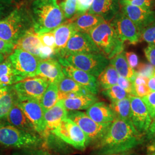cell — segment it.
Instances as JSON below:
<instances>
[{
  "label": "cell",
  "instance_id": "cell-38",
  "mask_svg": "<svg viewBox=\"0 0 155 155\" xmlns=\"http://www.w3.org/2000/svg\"><path fill=\"white\" fill-rule=\"evenodd\" d=\"M117 84L119 85L130 95L136 96L134 89V84L133 81L129 80L127 78L122 77L121 76H119Z\"/></svg>",
  "mask_w": 155,
  "mask_h": 155
},
{
  "label": "cell",
  "instance_id": "cell-33",
  "mask_svg": "<svg viewBox=\"0 0 155 155\" xmlns=\"http://www.w3.org/2000/svg\"><path fill=\"white\" fill-rule=\"evenodd\" d=\"M102 94L109 100L111 103L120 101L130 96L118 84L113 86L109 89L103 90Z\"/></svg>",
  "mask_w": 155,
  "mask_h": 155
},
{
  "label": "cell",
  "instance_id": "cell-37",
  "mask_svg": "<svg viewBox=\"0 0 155 155\" xmlns=\"http://www.w3.org/2000/svg\"><path fill=\"white\" fill-rule=\"evenodd\" d=\"M144 101L152 120H155V91H150L144 97L141 98Z\"/></svg>",
  "mask_w": 155,
  "mask_h": 155
},
{
  "label": "cell",
  "instance_id": "cell-20",
  "mask_svg": "<svg viewBox=\"0 0 155 155\" xmlns=\"http://www.w3.org/2000/svg\"><path fill=\"white\" fill-rule=\"evenodd\" d=\"M86 114L95 122L100 124L111 123L117 118L110 105L104 102H97L86 110Z\"/></svg>",
  "mask_w": 155,
  "mask_h": 155
},
{
  "label": "cell",
  "instance_id": "cell-6",
  "mask_svg": "<svg viewBox=\"0 0 155 155\" xmlns=\"http://www.w3.org/2000/svg\"><path fill=\"white\" fill-rule=\"evenodd\" d=\"M64 58L73 66L96 78L109 64V60L101 52L74 54Z\"/></svg>",
  "mask_w": 155,
  "mask_h": 155
},
{
  "label": "cell",
  "instance_id": "cell-52",
  "mask_svg": "<svg viewBox=\"0 0 155 155\" xmlns=\"http://www.w3.org/2000/svg\"><path fill=\"white\" fill-rule=\"evenodd\" d=\"M5 60V56L3 55L0 54V63Z\"/></svg>",
  "mask_w": 155,
  "mask_h": 155
},
{
  "label": "cell",
  "instance_id": "cell-43",
  "mask_svg": "<svg viewBox=\"0 0 155 155\" xmlns=\"http://www.w3.org/2000/svg\"><path fill=\"white\" fill-rule=\"evenodd\" d=\"M93 1L94 0H77L78 16L88 11Z\"/></svg>",
  "mask_w": 155,
  "mask_h": 155
},
{
  "label": "cell",
  "instance_id": "cell-25",
  "mask_svg": "<svg viewBox=\"0 0 155 155\" xmlns=\"http://www.w3.org/2000/svg\"><path fill=\"white\" fill-rule=\"evenodd\" d=\"M98 101V98L92 94H79L63 100L67 110L70 111L87 110Z\"/></svg>",
  "mask_w": 155,
  "mask_h": 155
},
{
  "label": "cell",
  "instance_id": "cell-32",
  "mask_svg": "<svg viewBox=\"0 0 155 155\" xmlns=\"http://www.w3.org/2000/svg\"><path fill=\"white\" fill-rule=\"evenodd\" d=\"M59 93L61 94H90L86 89L83 88L80 84L77 83L70 78L64 77L61 82L57 84Z\"/></svg>",
  "mask_w": 155,
  "mask_h": 155
},
{
  "label": "cell",
  "instance_id": "cell-41",
  "mask_svg": "<svg viewBox=\"0 0 155 155\" xmlns=\"http://www.w3.org/2000/svg\"><path fill=\"white\" fill-rule=\"evenodd\" d=\"M39 58L41 60H46L50 59H57L54 48L42 45L40 48Z\"/></svg>",
  "mask_w": 155,
  "mask_h": 155
},
{
  "label": "cell",
  "instance_id": "cell-55",
  "mask_svg": "<svg viewBox=\"0 0 155 155\" xmlns=\"http://www.w3.org/2000/svg\"><path fill=\"white\" fill-rule=\"evenodd\" d=\"M25 1L27 2H32L33 1H35V0H25Z\"/></svg>",
  "mask_w": 155,
  "mask_h": 155
},
{
  "label": "cell",
  "instance_id": "cell-7",
  "mask_svg": "<svg viewBox=\"0 0 155 155\" xmlns=\"http://www.w3.org/2000/svg\"><path fill=\"white\" fill-rule=\"evenodd\" d=\"M51 132L77 150H83L89 145V139L76 123L66 117Z\"/></svg>",
  "mask_w": 155,
  "mask_h": 155
},
{
  "label": "cell",
  "instance_id": "cell-16",
  "mask_svg": "<svg viewBox=\"0 0 155 155\" xmlns=\"http://www.w3.org/2000/svg\"><path fill=\"white\" fill-rule=\"evenodd\" d=\"M131 121L133 127L139 133L144 135L148 130L152 118L144 101L140 97L130 96Z\"/></svg>",
  "mask_w": 155,
  "mask_h": 155
},
{
  "label": "cell",
  "instance_id": "cell-10",
  "mask_svg": "<svg viewBox=\"0 0 155 155\" xmlns=\"http://www.w3.org/2000/svg\"><path fill=\"white\" fill-rule=\"evenodd\" d=\"M49 82L39 77L28 78L13 85L18 100H35L40 102Z\"/></svg>",
  "mask_w": 155,
  "mask_h": 155
},
{
  "label": "cell",
  "instance_id": "cell-1",
  "mask_svg": "<svg viewBox=\"0 0 155 155\" xmlns=\"http://www.w3.org/2000/svg\"><path fill=\"white\" fill-rule=\"evenodd\" d=\"M144 144V135L139 133L132 123L117 118L104 136L94 145V155L130 152Z\"/></svg>",
  "mask_w": 155,
  "mask_h": 155
},
{
  "label": "cell",
  "instance_id": "cell-17",
  "mask_svg": "<svg viewBox=\"0 0 155 155\" xmlns=\"http://www.w3.org/2000/svg\"><path fill=\"white\" fill-rule=\"evenodd\" d=\"M37 76L45 79L49 83L56 84L65 77L61 64L56 59L41 60L39 63Z\"/></svg>",
  "mask_w": 155,
  "mask_h": 155
},
{
  "label": "cell",
  "instance_id": "cell-5",
  "mask_svg": "<svg viewBox=\"0 0 155 155\" xmlns=\"http://www.w3.org/2000/svg\"><path fill=\"white\" fill-rule=\"evenodd\" d=\"M89 34L100 52L109 60L124 51V42L109 22H102Z\"/></svg>",
  "mask_w": 155,
  "mask_h": 155
},
{
  "label": "cell",
  "instance_id": "cell-36",
  "mask_svg": "<svg viewBox=\"0 0 155 155\" xmlns=\"http://www.w3.org/2000/svg\"><path fill=\"white\" fill-rule=\"evenodd\" d=\"M140 39L148 45H155V20L140 32Z\"/></svg>",
  "mask_w": 155,
  "mask_h": 155
},
{
  "label": "cell",
  "instance_id": "cell-53",
  "mask_svg": "<svg viewBox=\"0 0 155 155\" xmlns=\"http://www.w3.org/2000/svg\"><path fill=\"white\" fill-rule=\"evenodd\" d=\"M0 155H6L5 152L2 150H0Z\"/></svg>",
  "mask_w": 155,
  "mask_h": 155
},
{
  "label": "cell",
  "instance_id": "cell-42",
  "mask_svg": "<svg viewBox=\"0 0 155 155\" xmlns=\"http://www.w3.org/2000/svg\"><path fill=\"white\" fill-rule=\"evenodd\" d=\"M15 49V45L0 39V54L5 55L11 54Z\"/></svg>",
  "mask_w": 155,
  "mask_h": 155
},
{
  "label": "cell",
  "instance_id": "cell-19",
  "mask_svg": "<svg viewBox=\"0 0 155 155\" xmlns=\"http://www.w3.org/2000/svg\"><path fill=\"white\" fill-rule=\"evenodd\" d=\"M55 37V52L57 59L61 58L67 44L72 35L77 32L71 21L64 22L54 31Z\"/></svg>",
  "mask_w": 155,
  "mask_h": 155
},
{
  "label": "cell",
  "instance_id": "cell-26",
  "mask_svg": "<svg viewBox=\"0 0 155 155\" xmlns=\"http://www.w3.org/2000/svg\"><path fill=\"white\" fill-rule=\"evenodd\" d=\"M17 101L13 86H4L0 89V121H5L8 114Z\"/></svg>",
  "mask_w": 155,
  "mask_h": 155
},
{
  "label": "cell",
  "instance_id": "cell-22",
  "mask_svg": "<svg viewBox=\"0 0 155 155\" xmlns=\"http://www.w3.org/2000/svg\"><path fill=\"white\" fill-rule=\"evenodd\" d=\"M5 121L12 125L29 133H36L32 124L29 121L17 102L12 107L6 117Z\"/></svg>",
  "mask_w": 155,
  "mask_h": 155
},
{
  "label": "cell",
  "instance_id": "cell-56",
  "mask_svg": "<svg viewBox=\"0 0 155 155\" xmlns=\"http://www.w3.org/2000/svg\"><path fill=\"white\" fill-rule=\"evenodd\" d=\"M147 155H155V153H148Z\"/></svg>",
  "mask_w": 155,
  "mask_h": 155
},
{
  "label": "cell",
  "instance_id": "cell-15",
  "mask_svg": "<svg viewBox=\"0 0 155 155\" xmlns=\"http://www.w3.org/2000/svg\"><path fill=\"white\" fill-rule=\"evenodd\" d=\"M120 8L122 12L135 24L140 32L155 20V11L132 5L120 0Z\"/></svg>",
  "mask_w": 155,
  "mask_h": 155
},
{
  "label": "cell",
  "instance_id": "cell-14",
  "mask_svg": "<svg viewBox=\"0 0 155 155\" xmlns=\"http://www.w3.org/2000/svg\"><path fill=\"white\" fill-rule=\"evenodd\" d=\"M17 104L29 121L32 124L35 132L43 136L47 135L45 113L39 101L35 100L19 101L18 100Z\"/></svg>",
  "mask_w": 155,
  "mask_h": 155
},
{
  "label": "cell",
  "instance_id": "cell-23",
  "mask_svg": "<svg viewBox=\"0 0 155 155\" xmlns=\"http://www.w3.org/2000/svg\"><path fill=\"white\" fill-rule=\"evenodd\" d=\"M70 21L72 22L77 32L89 33L93 29L105 21L100 16L87 12L75 17Z\"/></svg>",
  "mask_w": 155,
  "mask_h": 155
},
{
  "label": "cell",
  "instance_id": "cell-30",
  "mask_svg": "<svg viewBox=\"0 0 155 155\" xmlns=\"http://www.w3.org/2000/svg\"><path fill=\"white\" fill-rule=\"evenodd\" d=\"M110 106L115 113L117 118L125 122L132 124L131 121L130 97L120 101L111 103Z\"/></svg>",
  "mask_w": 155,
  "mask_h": 155
},
{
  "label": "cell",
  "instance_id": "cell-47",
  "mask_svg": "<svg viewBox=\"0 0 155 155\" xmlns=\"http://www.w3.org/2000/svg\"><path fill=\"white\" fill-rule=\"evenodd\" d=\"M125 56L129 65L133 68H136L139 64V57L133 52H125Z\"/></svg>",
  "mask_w": 155,
  "mask_h": 155
},
{
  "label": "cell",
  "instance_id": "cell-57",
  "mask_svg": "<svg viewBox=\"0 0 155 155\" xmlns=\"http://www.w3.org/2000/svg\"></svg>",
  "mask_w": 155,
  "mask_h": 155
},
{
  "label": "cell",
  "instance_id": "cell-27",
  "mask_svg": "<svg viewBox=\"0 0 155 155\" xmlns=\"http://www.w3.org/2000/svg\"><path fill=\"white\" fill-rule=\"evenodd\" d=\"M109 64L114 67L120 76L134 82L137 72L129 65L124 51L110 59Z\"/></svg>",
  "mask_w": 155,
  "mask_h": 155
},
{
  "label": "cell",
  "instance_id": "cell-9",
  "mask_svg": "<svg viewBox=\"0 0 155 155\" xmlns=\"http://www.w3.org/2000/svg\"><path fill=\"white\" fill-rule=\"evenodd\" d=\"M15 72L24 79L37 76L41 59L27 51L15 48L8 58Z\"/></svg>",
  "mask_w": 155,
  "mask_h": 155
},
{
  "label": "cell",
  "instance_id": "cell-50",
  "mask_svg": "<svg viewBox=\"0 0 155 155\" xmlns=\"http://www.w3.org/2000/svg\"><path fill=\"white\" fill-rule=\"evenodd\" d=\"M22 0H0V3L8 5L16 6Z\"/></svg>",
  "mask_w": 155,
  "mask_h": 155
},
{
  "label": "cell",
  "instance_id": "cell-28",
  "mask_svg": "<svg viewBox=\"0 0 155 155\" xmlns=\"http://www.w3.org/2000/svg\"><path fill=\"white\" fill-rule=\"evenodd\" d=\"M23 79L17 74L8 59L0 63V82L4 86H13Z\"/></svg>",
  "mask_w": 155,
  "mask_h": 155
},
{
  "label": "cell",
  "instance_id": "cell-34",
  "mask_svg": "<svg viewBox=\"0 0 155 155\" xmlns=\"http://www.w3.org/2000/svg\"><path fill=\"white\" fill-rule=\"evenodd\" d=\"M58 4L66 20L71 21L78 16L77 0H61Z\"/></svg>",
  "mask_w": 155,
  "mask_h": 155
},
{
  "label": "cell",
  "instance_id": "cell-2",
  "mask_svg": "<svg viewBox=\"0 0 155 155\" xmlns=\"http://www.w3.org/2000/svg\"><path fill=\"white\" fill-rule=\"evenodd\" d=\"M33 26L30 7L27 1H21L0 20V39L16 45Z\"/></svg>",
  "mask_w": 155,
  "mask_h": 155
},
{
  "label": "cell",
  "instance_id": "cell-24",
  "mask_svg": "<svg viewBox=\"0 0 155 155\" xmlns=\"http://www.w3.org/2000/svg\"><path fill=\"white\" fill-rule=\"evenodd\" d=\"M42 44L37 34L31 29L18 40L15 45V48L21 49L29 53L40 57V48Z\"/></svg>",
  "mask_w": 155,
  "mask_h": 155
},
{
  "label": "cell",
  "instance_id": "cell-21",
  "mask_svg": "<svg viewBox=\"0 0 155 155\" xmlns=\"http://www.w3.org/2000/svg\"><path fill=\"white\" fill-rule=\"evenodd\" d=\"M68 112L63 100H59L52 107L45 113V120L47 132L58 127L61 121L67 117Z\"/></svg>",
  "mask_w": 155,
  "mask_h": 155
},
{
  "label": "cell",
  "instance_id": "cell-13",
  "mask_svg": "<svg viewBox=\"0 0 155 155\" xmlns=\"http://www.w3.org/2000/svg\"><path fill=\"white\" fill-rule=\"evenodd\" d=\"M100 52V50L95 45L89 33L77 31L69 39L61 58H66L74 54Z\"/></svg>",
  "mask_w": 155,
  "mask_h": 155
},
{
  "label": "cell",
  "instance_id": "cell-29",
  "mask_svg": "<svg viewBox=\"0 0 155 155\" xmlns=\"http://www.w3.org/2000/svg\"><path fill=\"white\" fill-rule=\"evenodd\" d=\"M119 76L114 67L109 64L97 78L99 87L105 90L117 84Z\"/></svg>",
  "mask_w": 155,
  "mask_h": 155
},
{
  "label": "cell",
  "instance_id": "cell-12",
  "mask_svg": "<svg viewBox=\"0 0 155 155\" xmlns=\"http://www.w3.org/2000/svg\"><path fill=\"white\" fill-rule=\"evenodd\" d=\"M109 23L123 42L127 41L130 44L135 45L141 40L138 28L121 12H119Z\"/></svg>",
  "mask_w": 155,
  "mask_h": 155
},
{
  "label": "cell",
  "instance_id": "cell-11",
  "mask_svg": "<svg viewBox=\"0 0 155 155\" xmlns=\"http://www.w3.org/2000/svg\"><path fill=\"white\" fill-rule=\"evenodd\" d=\"M58 61L61 65L65 77L72 79L90 93L95 95L98 93L100 87L97 78L73 66L64 58H59Z\"/></svg>",
  "mask_w": 155,
  "mask_h": 155
},
{
  "label": "cell",
  "instance_id": "cell-3",
  "mask_svg": "<svg viewBox=\"0 0 155 155\" xmlns=\"http://www.w3.org/2000/svg\"><path fill=\"white\" fill-rule=\"evenodd\" d=\"M29 7L37 35L52 31L66 22L57 0H35Z\"/></svg>",
  "mask_w": 155,
  "mask_h": 155
},
{
  "label": "cell",
  "instance_id": "cell-49",
  "mask_svg": "<svg viewBox=\"0 0 155 155\" xmlns=\"http://www.w3.org/2000/svg\"><path fill=\"white\" fill-rule=\"evenodd\" d=\"M147 86L150 91H155V69H154L148 77Z\"/></svg>",
  "mask_w": 155,
  "mask_h": 155
},
{
  "label": "cell",
  "instance_id": "cell-4",
  "mask_svg": "<svg viewBox=\"0 0 155 155\" xmlns=\"http://www.w3.org/2000/svg\"><path fill=\"white\" fill-rule=\"evenodd\" d=\"M43 143L36 133H29L12 125L6 121H0V145L19 149L36 148Z\"/></svg>",
  "mask_w": 155,
  "mask_h": 155
},
{
  "label": "cell",
  "instance_id": "cell-45",
  "mask_svg": "<svg viewBox=\"0 0 155 155\" xmlns=\"http://www.w3.org/2000/svg\"><path fill=\"white\" fill-rule=\"evenodd\" d=\"M144 52L147 60L155 68V45H148L144 48Z\"/></svg>",
  "mask_w": 155,
  "mask_h": 155
},
{
  "label": "cell",
  "instance_id": "cell-44",
  "mask_svg": "<svg viewBox=\"0 0 155 155\" xmlns=\"http://www.w3.org/2000/svg\"><path fill=\"white\" fill-rule=\"evenodd\" d=\"M12 155H53L48 151L44 150H39L36 148L25 149L18 152L14 153Z\"/></svg>",
  "mask_w": 155,
  "mask_h": 155
},
{
  "label": "cell",
  "instance_id": "cell-40",
  "mask_svg": "<svg viewBox=\"0 0 155 155\" xmlns=\"http://www.w3.org/2000/svg\"><path fill=\"white\" fill-rule=\"evenodd\" d=\"M123 2L130 4L155 10V0H121Z\"/></svg>",
  "mask_w": 155,
  "mask_h": 155
},
{
  "label": "cell",
  "instance_id": "cell-8",
  "mask_svg": "<svg viewBox=\"0 0 155 155\" xmlns=\"http://www.w3.org/2000/svg\"><path fill=\"white\" fill-rule=\"evenodd\" d=\"M67 117L76 123L89 139L90 144H96L102 139L111 123L100 124L91 119L86 113L81 111H70Z\"/></svg>",
  "mask_w": 155,
  "mask_h": 155
},
{
  "label": "cell",
  "instance_id": "cell-51",
  "mask_svg": "<svg viewBox=\"0 0 155 155\" xmlns=\"http://www.w3.org/2000/svg\"><path fill=\"white\" fill-rule=\"evenodd\" d=\"M132 155L130 152H123V153H113V154H108V155Z\"/></svg>",
  "mask_w": 155,
  "mask_h": 155
},
{
  "label": "cell",
  "instance_id": "cell-54",
  "mask_svg": "<svg viewBox=\"0 0 155 155\" xmlns=\"http://www.w3.org/2000/svg\"><path fill=\"white\" fill-rule=\"evenodd\" d=\"M4 86H4L3 84H2V83L0 82V89H1V88H2V87H4Z\"/></svg>",
  "mask_w": 155,
  "mask_h": 155
},
{
  "label": "cell",
  "instance_id": "cell-35",
  "mask_svg": "<svg viewBox=\"0 0 155 155\" xmlns=\"http://www.w3.org/2000/svg\"><path fill=\"white\" fill-rule=\"evenodd\" d=\"M144 144L148 153H155V120L152 121L144 134Z\"/></svg>",
  "mask_w": 155,
  "mask_h": 155
},
{
  "label": "cell",
  "instance_id": "cell-31",
  "mask_svg": "<svg viewBox=\"0 0 155 155\" xmlns=\"http://www.w3.org/2000/svg\"><path fill=\"white\" fill-rule=\"evenodd\" d=\"M58 93L57 84L49 83L40 101V104L44 113L52 107L59 101Z\"/></svg>",
  "mask_w": 155,
  "mask_h": 155
},
{
  "label": "cell",
  "instance_id": "cell-39",
  "mask_svg": "<svg viewBox=\"0 0 155 155\" xmlns=\"http://www.w3.org/2000/svg\"><path fill=\"white\" fill-rule=\"evenodd\" d=\"M38 36L42 45L54 48H55V37L53 31L39 34Z\"/></svg>",
  "mask_w": 155,
  "mask_h": 155
},
{
  "label": "cell",
  "instance_id": "cell-46",
  "mask_svg": "<svg viewBox=\"0 0 155 155\" xmlns=\"http://www.w3.org/2000/svg\"><path fill=\"white\" fill-rule=\"evenodd\" d=\"M134 89L136 97H138L140 98L144 97L150 92V90L148 88L147 84L134 85Z\"/></svg>",
  "mask_w": 155,
  "mask_h": 155
},
{
  "label": "cell",
  "instance_id": "cell-48",
  "mask_svg": "<svg viewBox=\"0 0 155 155\" xmlns=\"http://www.w3.org/2000/svg\"><path fill=\"white\" fill-rule=\"evenodd\" d=\"M16 6L8 5L0 3V20L6 16Z\"/></svg>",
  "mask_w": 155,
  "mask_h": 155
},
{
  "label": "cell",
  "instance_id": "cell-18",
  "mask_svg": "<svg viewBox=\"0 0 155 155\" xmlns=\"http://www.w3.org/2000/svg\"><path fill=\"white\" fill-rule=\"evenodd\" d=\"M120 10V0H94L88 13L100 16L109 22Z\"/></svg>",
  "mask_w": 155,
  "mask_h": 155
}]
</instances>
